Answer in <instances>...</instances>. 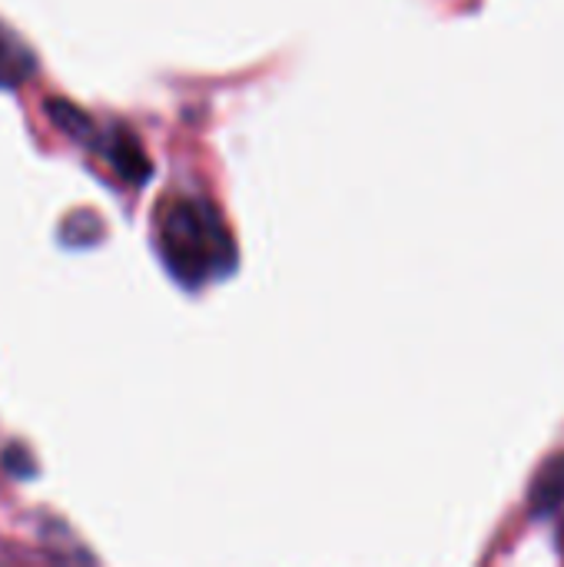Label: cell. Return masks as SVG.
I'll return each mask as SVG.
<instances>
[{"label": "cell", "instance_id": "cell-1", "mask_svg": "<svg viewBox=\"0 0 564 567\" xmlns=\"http://www.w3.org/2000/svg\"><path fill=\"white\" fill-rule=\"evenodd\" d=\"M163 259L183 286H199L233 269L236 252L226 226L206 203L180 199L160 223Z\"/></svg>", "mask_w": 564, "mask_h": 567}, {"label": "cell", "instance_id": "cell-2", "mask_svg": "<svg viewBox=\"0 0 564 567\" xmlns=\"http://www.w3.org/2000/svg\"><path fill=\"white\" fill-rule=\"evenodd\" d=\"M106 156L116 166V173L130 183H146L150 179V159L143 153V146L126 133V130H113L106 140Z\"/></svg>", "mask_w": 564, "mask_h": 567}, {"label": "cell", "instance_id": "cell-3", "mask_svg": "<svg viewBox=\"0 0 564 567\" xmlns=\"http://www.w3.org/2000/svg\"><path fill=\"white\" fill-rule=\"evenodd\" d=\"M33 73V53L0 27V86H17Z\"/></svg>", "mask_w": 564, "mask_h": 567}, {"label": "cell", "instance_id": "cell-4", "mask_svg": "<svg viewBox=\"0 0 564 567\" xmlns=\"http://www.w3.org/2000/svg\"><path fill=\"white\" fill-rule=\"evenodd\" d=\"M562 498H564V455L562 458H555V462H548V465H545V472L539 475L535 492H532V508H535L539 515H545V512H552Z\"/></svg>", "mask_w": 564, "mask_h": 567}]
</instances>
